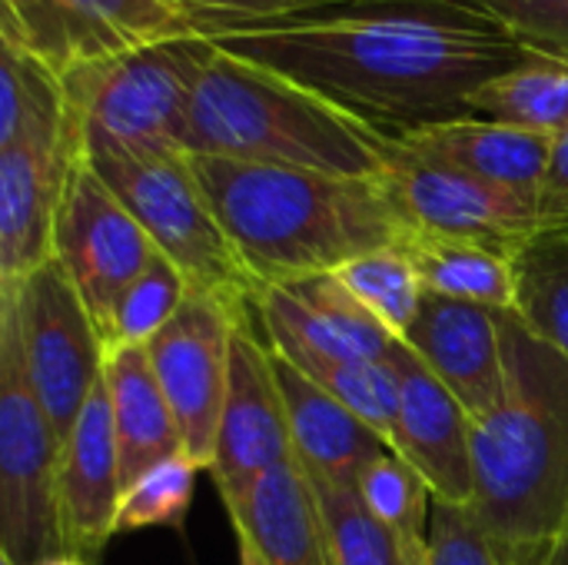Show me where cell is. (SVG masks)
<instances>
[{"label":"cell","mask_w":568,"mask_h":565,"mask_svg":"<svg viewBox=\"0 0 568 565\" xmlns=\"http://www.w3.org/2000/svg\"><path fill=\"white\" fill-rule=\"evenodd\" d=\"M499 323L506 393L473 420V509L509 553L568 519V363L513 310Z\"/></svg>","instance_id":"cell-3"},{"label":"cell","mask_w":568,"mask_h":565,"mask_svg":"<svg viewBox=\"0 0 568 565\" xmlns=\"http://www.w3.org/2000/svg\"><path fill=\"white\" fill-rule=\"evenodd\" d=\"M190 160L260 286L333 273L356 256L406 246L416 236L386 176H333L200 153Z\"/></svg>","instance_id":"cell-2"},{"label":"cell","mask_w":568,"mask_h":565,"mask_svg":"<svg viewBox=\"0 0 568 565\" xmlns=\"http://www.w3.org/2000/svg\"><path fill=\"white\" fill-rule=\"evenodd\" d=\"M160 3H166V7H173V10H183V13H190V17L196 20V13H193L190 0H160Z\"/></svg>","instance_id":"cell-39"},{"label":"cell","mask_w":568,"mask_h":565,"mask_svg":"<svg viewBox=\"0 0 568 565\" xmlns=\"http://www.w3.org/2000/svg\"><path fill=\"white\" fill-rule=\"evenodd\" d=\"M213 47L196 33L73 67L60 77L70 133L80 147L186 150L190 97Z\"/></svg>","instance_id":"cell-6"},{"label":"cell","mask_w":568,"mask_h":565,"mask_svg":"<svg viewBox=\"0 0 568 565\" xmlns=\"http://www.w3.org/2000/svg\"><path fill=\"white\" fill-rule=\"evenodd\" d=\"M210 40L389 137L473 117L469 97L526 53L486 0H349Z\"/></svg>","instance_id":"cell-1"},{"label":"cell","mask_w":568,"mask_h":565,"mask_svg":"<svg viewBox=\"0 0 568 565\" xmlns=\"http://www.w3.org/2000/svg\"><path fill=\"white\" fill-rule=\"evenodd\" d=\"M80 150L97 176L133 213L150 243L180 266L193 290L213 293L240 313H256V296L263 286L216 220L186 150Z\"/></svg>","instance_id":"cell-5"},{"label":"cell","mask_w":568,"mask_h":565,"mask_svg":"<svg viewBox=\"0 0 568 565\" xmlns=\"http://www.w3.org/2000/svg\"><path fill=\"white\" fill-rule=\"evenodd\" d=\"M270 353L296 460L310 473H320L343 486H356L359 473L373 460L393 453L389 443L373 426H366L353 410H346L339 400L320 390L290 360H283L273 346Z\"/></svg>","instance_id":"cell-19"},{"label":"cell","mask_w":568,"mask_h":565,"mask_svg":"<svg viewBox=\"0 0 568 565\" xmlns=\"http://www.w3.org/2000/svg\"><path fill=\"white\" fill-rule=\"evenodd\" d=\"M426 293L486 306V310H513L516 306V270L513 260L453 236L416 233L406 243Z\"/></svg>","instance_id":"cell-24"},{"label":"cell","mask_w":568,"mask_h":565,"mask_svg":"<svg viewBox=\"0 0 568 565\" xmlns=\"http://www.w3.org/2000/svg\"><path fill=\"white\" fill-rule=\"evenodd\" d=\"M386 183L416 233H436L489 246L513 260L532 236L549 230L539 193L486 183L456 167L423 160L393 143Z\"/></svg>","instance_id":"cell-10"},{"label":"cell","mask_w":568,"mask_h":565,"mask_svg":"<svg viewBox=\"0 0 568 565\" xmlns=\"http://www.w3.org/2000/svg\"><path fill=\"white\" fill-rule=\"evenodd\" d=\"M77 137L0 147V286L23 283L53 256V226Z\"/></svg>","instance_id":"cell-18"},{"label":"cell","mask_w":568,"mask_h":565,"mask_svg":"<svg viewBox=\"0 0 568 565\" xmlns=\"http://www.w3.org/2000/svg\"><path fill=\"white\" fill-rule=\"evenodd\" d=\"M503 310H486L426 293L403 343L433 370V376L469 410L486 416L506 393Z\"/></svg>","instance_id":"cell-17"},{"label":"cell","mask_w":568,"mask_h":565,"mask_svg":"<svg viewBox=\"0 0 568 565\" xmlns=\"http://www.w3.org/2000/svg\"><path fill=\"white\" fill-rule=\"evenodd\" d=\"M389 366L399 383L396 456H403L433 490L453 506L476 503L473 473V416L433 376V370L403 343L389 350Z\"/></svg>","instance_id":"cell-14"},{"label":"cell","mask_w":568,"mask_h":565,"mask_svg":"<svg viewBox=\"0 0 568 565\" xmlns=\"http://www.w3.org/2000/svg\"><path fill=\"white\" fill-rule=\"evenodd\" d=\"M226 513L233 529L253 539L266 565H336L310 476L296 453L290 463L260 476Z\"/></svg>","instance_id":"cell-21"},{"label":"cell","mask_w":568,"mask_h":565,"mask_svg":"<svg viewBox=\"0 0 568 565\" xmlns=\"http://www.w3.org/2000/svg\"><path fill=\"white\" fill-rule=\"evenodd\" d=\"M256 313L270 346L293 343L353 363H379L396 346V336L346 290L336 273H313L283 286H263Z\"/></svg>","instance_id":"cell-16"},{"label":"cell","mask_w":568,"mask_h":565,"mask_svg":"<svg viewBox=\"0 0 568 565\" xmlns=\"http://www.w3.org/2000/svg\"><path fill=\"white\" fill-rule=\"evenodd\" d=\"M0 565H13V563H10V559H3V556H0Z\"/></svg>","instance_id":"cell-41"},{"label":"cell","mask_w":568,"mask_h":565,"mask_svg":"<svg viewBox=\"0 0 568 565\" xmlns=\"http://www.w3.org/2000/svg\"><path fill=\"white\" fill-rule=\"evenodd\" d=\"M43 565H90V563H83V559H77V556H57V559H50V563H43Z\"/></svg>","instance_id":"cell-40"},{"label":"cell","mask_w":568,"mask_h":565,"mask_svg":"<svg viewBox=\"0 0 568 565\" xmlns=\"http://www.w3.org/2000/svg\"><path fill=\"white\" fill-rule=\"evenodd\" d=\"M539 203L549 220V230H568V130L552 140V157L546 183L539 190Z\"/></svg>","instance_id":"cell-36"},{"label":"cell","mask_w":568,"mask_h":565,"mask_svg":"<svg viewBox=\"0 0 568 565\" xmlns=\"http://www.w3.org/2000/svg\"><path fill=\"white\" fill-rule=\"evenodd\" d=\"M429 565H506L493 533L473 506L433 500L429 523Z\"/></svg>","instance_id":"cell-33"},{"label":"cell","mask_w":568,"mask_h":565,"mask_svg":"<svg viewBox=\"0 0 568 565\" xmlns=\"http://www.w3.org/2000/svg\"><path fill=\"white\" fill-rule=\"evenodd\" d=\"M369 513L386 526L406 565H429V523L433 490L426 480L396 453L373 460L356 483Z\"/></svg>","instance_id":"cell-27"},{"label":"cell","mask_w":568,"mask_h":565,"mask_svg":"<svg viewBox=\"0 0 568 565\" xmlns=\"http://www.w3.org/2000/svg\"><path fill=\"white\" fill-rule=\"evenodd\" d=\"M190 293V280L180 273L176 263H170L160 250L150 256L146 270L136 276V283L120 296L110 323L103 326V346L106 356L116 350H136L146 346L183 306Z\"/></svg>","instance_id":"cell-31"},{"label":"cell","mask_w":568,"mask_h":565,"mask_svg":"<svg viewBox=\"0 0 568 565\" xmlns=\"http://www.w3.org/2000/svg\"><path fill=\"white\" fill-rule=\"evenodd\" d=\"M57 470L60 443L27 376L17 306L0 293V556L13 565L63 556Z\"/></svg>","instance_id":"cell-7"},{"label":"cell","mask_w":568,"mask_h":565,"mask_svg":"<svg viewBox=\"0 0 568 565\" xmlns=\"http://www.w3.org/2000/svg\"><path fill=\"white\" fill-rule=\"evenodd\" d=\"M336 3H349V0H190L203 37H213L220 30L243 27V23H270L283 17H300V13L326 10Z\"/></svg>","instance_id":"cell-35"},{"label":"cell","mask_w":568,"mask_h":565,"mask_svg":"<svg viewBox=\"0 0 568 565\" xmlns=\"http://www.w3.org/2000/svg\"><path fill=\"white\" fill-rule=\"evenodd\" d=\"M513 313L568 363V230H546L513 253Z\"/></svg>","instance_id":"cell-26"},{"label":"cell","mask_w":568,"mask_h":565,"mask_svg":"<svg viewBox=\"0 0 568 565\" xmlns=\"http://www.w3.org/2000/svg\"><path fill=\"white\" fill-rule=\"evenodd\" d=\"M303 466V463H300ZM310 486L323 516L326 543L336 565H406L386 526L369 513L356 486L333 483L320 473H310Z\"/></svg>","instance_id":"cell-30"},{"label":"cell","mask_w":568,"mask_h":565,"mask_svg":"<svg viewBox=\"0 0 568 565\" xmlns=\"http://www.w3.org/2000/svg\"><path fill=\"white\" fill-rule=\"evenodd\" d=\"M396 137L316 90L213 47L186 110V150L333 176H383Z\"/></svg>","instance_id":"cell-4"},{"label":"cell","mask_w":568,"mask_h":565,"mask_svg":"<svg viewBox=\"0 0 568 565\" xmlns=\"http://www.w3.org/2000/svg\"><path fill=\"white\" fill-rule=\"evenodd\" d=\"M256 316L190 286L176 316L146 343L153 376L176 416L183 446L203 470L213 466L216 453L233 330Z\"/></svg>","instance_id":"cell-12"},{"label":"cell","mask_w":568,"mask_h":565,"mask_svg":"<svg viewBox=\"0 0 568 565\" xmlns=\"http://www.w3.org/2000/svg\"><path fill=\"white\" fill-rule=\"evenodd\" d=\"M486 7L523 47L568 57V0H486Z\"/></svg>","instance_id":"cell-34"},{"label":"cell","mask_w":568,"mask_h":565,"mask_svg":"<svg viewBox=\"0 0 568 565\" xmlns=\"http://www.w3.org/2000/svg\"><path fill=\"white\" fill-rule=\"evenodd\" d=\"M200 463L190 453H180L160 466H153L146 476H140L130 490L120 496L116 513V533H140V529H183L186 513L193 506Z\"/></svg>","instance_id":"cell-32"},{"label":"cell","mask_w":568,"mask_h":565,"mask_svg":"<svg viewBox=\"0 0 568 565\" xmlns=\"http://www.w3.org/2000/svg\"><path fill=\"white\" fill-rule=\"evenodd\" d=\"M236 553H240V565H266L263 553H260V549L253 546V539L243 536V533H236Z\"/></svg>","instance_id":"cell-38"},{"label":"cell","mask_w":568,"mask_h":565,"mask_svg":"<svg viewBox=\"0 0 568 565\" xmlns=\"http://www.w3.org/2000/svg\"><path fill=\"white\" fill-rule=\"evenodd\" d=\"M283 360H290L300 373H306L320 390L353 410L366 426H373L389 450L396 453V420H399V383L389 360L379 363H353L313 353L306 346H273Z\"/></svg>","instance_id":"cell-28"},{"label":"cell","mask_w":568,"mask_h":565,"mask_svg":"<svg viewBox=\"0 0 568 565\" xmlns=\"http://www.w3.org/2000/svg\"><path fill=\"white\" fill-rule=\"evenodd\" d=\"M506 565H568V519L542 543L503 553Z\"/></svg>","instance_id":"cell-37"},{"label":"cell","mask_w":568,"mask_h":565,"mask_svg":"<svg viewBox=\"0 0 568 565\" xmlns=\"http://www.w3.org/2000/svg\"><path fill=\"white\" fill-rule=\"evenodd\" d=\"M196 33L190 13L160 0H0V40L17 43L57 77L90 60Z\"/></svg>","instance_id":"cell-9"},{"label":"cell","mask_w":568,"mask_h":565,"mask_svg":"<svg viewBox=\"0 0 568 565\" xmlns=\"http://www.w3.org/2000/svg\"><path fill=\"white\" fill-rule=\"evenodd\" d=\"M396 140L403 150L423 160L446 163L486 183L523 190V193L542 190L552 157V137L483 120V117L446 120L436 127L403 133Z\"/></svg>","instance_id":"cell-20"},{"label":"cell","mask_w":568,"mask_h":565,"mask_svg":"<svg viewBox=\"0 0 568 565\" xmlns=\"http://www.w3.org/2000/svg\"><path fill=\"white\" fill-rule=\"evenodd\" d=\"M156 246L97 176L83 150L73 157L53 226V260L63 266L100 333L110 323L120 296L146 270Z\"/></svg>","instance_id":"cell-11"},{"label":"cell","mask_w":568,"mask_h":565,"mask_svg":"<svg viewBox=\"0 0 568 565\" xmlns=\"http://www.w3.org/2000/svg\"><path fill=\"white\" fill-rule=\"evenodd\" d=\"M120 453L113 433V410L106 376L93 386L83 413L77 416L70 440L60 450L57 470V509L63 553L83 563H97L110 536H116L120 513Z\"/></svg>","instance_id":"cell-15"},{"label":"cell","mask_w":568,"mask_h":565,"mask_svg":"<svg viewBox=\"0 0 568 565\" xmlns=\"http://www.w3.org/2000/svg\"><path fill=\"white\" fill-rule=\"evenodd\" d=\"M469 113L556 140L568 130V57L526 47L513 70L469 97Z\"/></svg>","instance_id":"cell-23"},{"label":"cell","mask_w":568,"mask_h":565,"mask_svg":"<svg viewBox=\"0 0 568 565\" xmlns=\"http://www.w3.org/2000/svg\"><path fill=\"white\" fill-rule=\"evenodd\" d=\"M260 316L233 330L226 400L213 453V483L223 506L240 503L260 476L293 460L290 423L273 373V353L260 336Z\"/></svg>","instance_id":"cell-13"},{"label":"cell","mask_w":568,"mask_h":565,"mask_svg":"<svg viewBox=\"0 0 568 565\" xmlns=\"http://www.w3.org/2000/svg\"><path fill=\"white\" fill-rule=\"evenodd\" d=\"M0 293H10L17 306L27 376L63 450L77 416L103 376V333L53 256L23 283L0 286Z\"/></svg>","instance_id":"cell-8"},{"label":"cell","mask_w":568,"mask_h":565,"mask_svg":"<svg viewBox=\"0 0 568 565\" xmlns=\"http://www.w3.org/2000/svg\"><path fill=\"white\" fill-rule=\"evenodd\" d=\"M333 273L346 283V290L396 340H403V333L413 326V320H416V313H419V306L426 300L423 276H419L413 256L406 253V246H389V250L356 256V260L343 263Z\"/></svg>","instance_id":"cell-29"},{"label":"cell","mask_w":568,"mask_h":565,"mask_svg":"<svg viewBox=\"0 0 568 565\" xmlns=\"http://www.w3.org/2000/svg\"><path fill=\"white\" fill-rule=\"evenodd\" d=\"M103 376L110 390L113 433L120 453V486L130 490L153 466L186 453V446L176 416L153 376L146 346L110 353Z\"/></svg>","instance_id":"cell-22"},{"label":"cell","mask_w":568,"mask_h":565,"mask_svg":"<svg viewBox=\"0 0 568 565\" xmlns=\"http://www.w3.org/2000/svg\"><path fill=\"white\" fill-rule=\"evenodd\" d=\"M70 137L63 83L10 40H0V147Z\"/></svg>","instance_id":"cell-25"}]
</instances>
